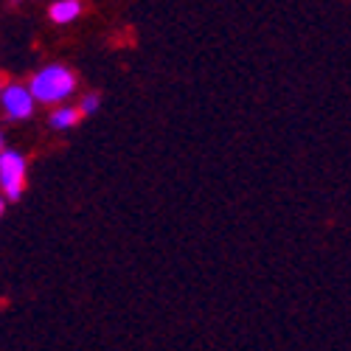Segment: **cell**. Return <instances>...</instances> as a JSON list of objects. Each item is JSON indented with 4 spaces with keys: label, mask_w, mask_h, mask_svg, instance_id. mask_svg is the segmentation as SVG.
Returning <instances> with one entry per match:
<instances>
[{
    "label": "cell",
    "mask_w": 351,
    "mask_h": 351,
    "mask_svg": "<svg viewBox=\"0 0 351 351\" xmlns=\"http://www.w3.org/2000/svg\"><path fill=\"white\" fill-rule=\"evenodd\" d=\"M32 93L40 104H62L76 90V76L65 65H45L32 79Z\"/></svg>",
    "instance_id": "cell-1"
},
{
    "label": "cell",
    "mask_w": 351,
    "mask_h": 351,
    "mask_svg": "<svg viewBox=\"0 0 351 351\" xmlns=\"http://www.w3.org/2000/svg\"><path fill=\"white\" fill-rule=\"evenodd\" d=\"M25 174H28V166H25V158L14 149H3L0 152V189L9 197V202H17L25 191Z\"/></svg>",
    "instance_id": "cell-2"
},
{
    "label": "cell",
    "mask_w": 351,
    "mask_h": 351,
    "mask_svg": "<svg viewBox=\"0 0 351 351\" xmlns=\"http://www.w3.org/2000/svg\"><path fill=\"white\" fill-rule=\"evenodd\" d=\"M34 93L32 87H23V84H3V93H0V107H3L6 119L12 121H25L34 115Z\"/></svg>",
    "instance_id": "cell-3"
},
{
    "label": "cell",
    "mask_w": 351,
    "mask_h": 351,
    "mask_svg": "<svg viewBox=\"0 0 351 351\" xmlns=\"http://www.w3.org/2000/svg\"><path fill=\"white\" fill-rule=\"evenodd\" d=\"M48 14L53 23H73L82 14V3L79 0H56Z\"/></svg>",
    "instance_id": "cell-4"
},
{
    "label": "cell",
    "mask_w": 351,
    "mask_h": 351,
    "mask_svg": "<svg viewBox=\"0 0 351 351\" xmlns=\"http://www.w3.org/2000/svg\"><path fill=\"white\" fill-rule=\"evenodd\" d=\"M79 119H82L79 107H60V110L51 112V127L53 130H71L79 124Z\"/></svg>",
    "instance_id": "cell-5"
},
{
    "label": "cell",
    "mask_w": 351,
    "mask_h": 351,
    "mask_svg": "<svg viewBox=\"0 0 351 351\" xmlns=\"http://www.w3.org/2000/svg\"><path fill=\"white\" fill-rule=\"evenodd\" d=\"M99 104H101V99L90 93V96H84V99L79 101V110H82V115H93V112L99 110Z\"/></svg>",
    "instance_id": "cell-6"
},
{
    "label": "cell",
    "mask_w": 351,
    "mask_h": 351,
    "mask_svg": "<svg viewBox=\"0 0 351 351\" xmlns=\"http://www.w3.org/2000/svg\"><path fill=\"white\" fill-rule=\"evenodd\" d=\"M3 211H6V199L0 197V217H3Z\"/></svg>",
    "instance_id": "cell-7"
},
{
    "label": "cell",
    "mask_w": 351,
    "mask_h": 351,
    "mask_svg": "<svg viewBox=\"0 0 351 351\" xmlns=\"http://www.w3.org/2000/svg\"><path fill=\"white\" fill-rule=\"evenodd\" d=\"M0 152H3V132H0Z\"/></svg>",
    "instance_id": "cell-8"
},
{
    "label": "cell",
    "mask_w": 351,
    "mask_h": 351,
    "mask_svg": "<svg viewBox=\"0 0 351 351\" xmlns=\"http://www.w3.org/2000/svg\"><path fill=\"white\" fill-rule=\"evenodd\" d=\"M0 93H3V84H0Z\"/></svg>",
    "instance_id": "cell-9"
}]
</instances>
